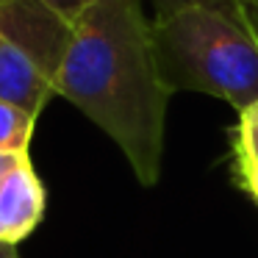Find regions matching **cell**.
Returning a JSON list of instances; mask_svg holds the SVG:
<instances>
[{"mask_svg":"<svg viewBox=\"0 0 258 258\" xmlns=\"http://www.w3.org/2000/svg\"><path fill=\"white\" fill-rule=\"evenodd\" d=\"M36 117L14 103L0 100V153H28Z\"/></svg>","mask_w":258,"mask_h":258,"instance_id":"8992f818","label":"cell"},{"mask_svg":"<svg viewBox=\"0 0 258 258\" xmlns=\"http://www.w3.org/2000/svg\"><path fill=\"white\" fill-rule=\"evenodd\" d=\"M0 258H20L17 255V244H6V241H0Z\"/></svg>","mask_w":258,"mask_h":258,"instance_id":"8fae6325","label":"cell"},{"mask_svg":"<svg viewBox=\"0 0 258 258\" xmlns=\"http://www.w3.org/2000/svg\"><path fill=\"white\" fill-rule=\"evenodd\" d=\"M153 47L169 92H203L247 111L258 103V34L214 9L153 20Z\"/></svg>","mask_w":258,"mask_h":258,"instance_id":"7a4b0ae2","label":"cell"},{"mask_svg":"<svg viewBox=\"0 0 258 258\" xmlns=\"http://www.w3.org/2000/svg\"><path fill=\"white\" fill-rule=\"evenodd\" d=\"M258 169V103L239 114V128L233 134V172L236 178Z\"/></svg>","mask_w":258,"mask_h":258,"instance_id":"52a82bcc","label":"cell"},{"mask_svg":"<svg viewBox=\"0 0 258 258\" xmlns=\"http://www.w3.org/2000/svg\"><path fill=\"white\" fill-rule=\"evenodd\" d=\"M156 9V20H167L183 9H214L258 34V0H150Z\"/></svg>","mask_w":258,"mask_h":258,"instance_id":"5b68a950","label":"cell"},{"mask_svg":"<svg viewBox=\"0 0 258 258\" xmlns=\"http://www.w3.org/2000/svg\"><path fill=\"white\" fill-rule=\"evenodd\" d=\"M39 3H45L47 9H53V12H56L58 17H64L67 23H75V20L92 6V0H39Z\"/></svg>","mask_w":258,"mask_h":258,"instance_id":"ba28073f","label":"cell"},{"mask_svg":"<svg viewBox=\"0 0 258 258\" xmlns=\"http://www.w3.org/2000/svg\"><path fill=\"white\" fill-rule=\"evenodd\" d=\"M236 180H239V186H241V189H244L247 195H250L252 200L258 203V169H252V172H244V175H239Z\"/></svg>","mask_w":258,"mask_h":258,"instance_id":"30bf717a","label":"cell"},{"mask_svg":"<svg viewBox=\"0 0 258 258\" xmlns=\"http://www.w3.org/2000/svg\"><path fill=\"white\" fill-rule=\"evenodd\" d=\"M56 95L111 136L142 186L156 183L172 92L158 73L142 0H92L73 23Z\"/></svg>","mask_w":258,"mask_h":258,"instance_id":"6da1fadb","label":"cell"},{"mask_svg":"<svg viewBox=\"0 0 258 258\" xmlns=\"http://www.w3.org/2000/svg\"><path fill=\"white\" fill-rule=\"evenodd\" d=\"M28 158V153H0V180L6 178L17 164H23Z\"/></svg>","mask_w":258,"mask_h":258,"instance_id":"9c48e42d","label":"cell"},{"mask_svg":"<svg viewBox=\"0 0 258 258\" xmlns=\"http://www.w3.org/2000/svg\"><path fill=\"white\" fill-rule=\"evenodd\" d=\"M73 23L39 0H0V100L39 117L56 95Z\"/></svg>","mask_w":258,"mask_h":258,"instance_id":"3957f363","label":"cell"},{"mask_svg":"<svg viewBox=\"0 0 258 258\" xmlns=\"http://www.w3.org/2000/svg\"><path fill=\"white\" fill-rule=\"evenodd\" d=\"M45 217V186L31 158L0 180V241L20 244Z\"/></svg>","mask_w":258,"mask_h":258,"instance_id":"277c9868","label":"cell"}]
</instances>
